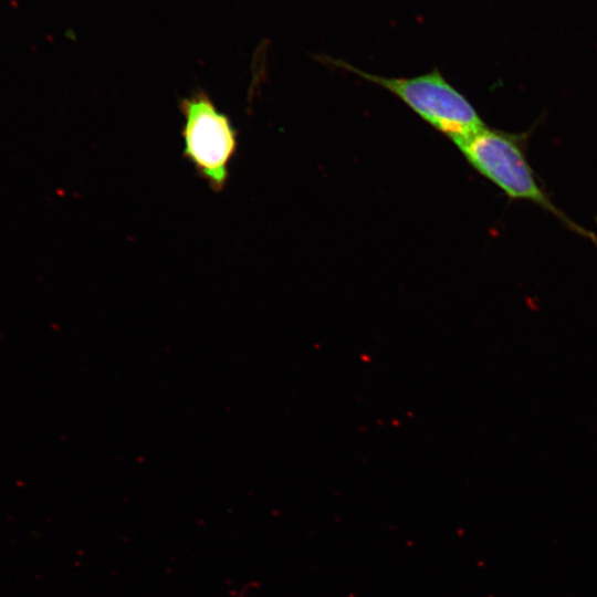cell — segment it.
I'll return each mask as SVG.
<instances>
[{
	"mask_svg": "<svg viewBox=\"0 0 597 597\" xmlns=\"http://www.w3.org/2000/svg\"><path fill=\"white\" fill-rule=\"evenodd\" d=\"M526 137L485 126L455 145L465 160L509 198L538 205L569 230L597 243L596 234L565 214L541 187L527 160Z\"/></svg>",
	"mask_w": 597,
	"mask_h": 597,
	"instance_id": "obj_1",
	"label": "cell"
},
{
	"mask_svg": "<svg viewBox=\"0 0 597 597\" xmlns=\"http://www.w3.org/2000/svg\"><path fill=\"white\" fill-rule=\"evenodd\" d=\"M326 65L343 69L396 95L430 126L454 144L485 127L470 101L438 69L413 77H384L327 55L315 56Z\"/></svg>",
	"mask_w": 597,
	"mask_h": 597,
	"instance_id": "obj_2",
	"label": "cell"
},
{
	"mask_svg": "<svg viewBox=\"0 0 597 597\" xmlns=\"http://www.w3.org/2000/svg\"><path fill=\"white\" fill-rule=\"evenodd\" d=\"M178 106L184 118L182 156L213 192H221L238 151V130L202 90L180 98Z\"/></svg>",
	"mask_w": 597,
	"mask_h": 597,
	"instance_id": "obj_3",
	"label": "cell"
}]
</instances>
